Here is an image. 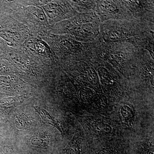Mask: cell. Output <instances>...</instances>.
Instances as JSON below:
<instances>
[{"instance_id":"1","label":"cell","mask_w":154,"mask_h":154,"mask_svg":"<svg viewBox=\"0 0 154 154\" xmlns=\"http://www.w3.org/2000/svg\"><path fill=\"white\" fill-rule=\"evenodd\" d=\"M35 110L39 114L40 116H41L42 119L44 122L51 125L57 128L60 131L62 134H63L64 131L63 129L62 128L59 122L57 120L55 119V118L51 116L49 113H48L46 110H45L44 109H41L39 107H35Z\"/></svg>"},{"instance_id":"2","label":"cell","mask_w":154,"mask_h":154,"mask_svg":"<svg viewBox=\"0 0 154 154\" xmlns=\"http://www.w3.org/2000/svg\"><path fill=\"white\" fill-rule=\"evenodd\" d=\"M100 9L107 14H114L117 10V7L112 1H101L99 3Z\"/></svg>"},{"instance_id":"3","label":"cell","mask_w":154,"mask_h":154,"mask_svg":"<svg viewBox=\"0 0 154 154\" xmlns=\"http://www.w3.org/2000/svg\"><path fill=\"white\" fill-rule=\"evenodd\" d=\"M103 38L104 40L107 42H115L121 39L122 34L119 31L110 30L104 34Z\"/></svg>"}]
</instances>
